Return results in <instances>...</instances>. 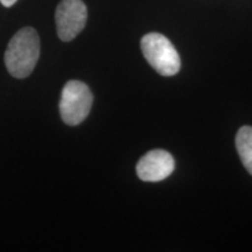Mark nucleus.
Returning <instances> with one entry per match:
<instances>
[{"label": "nucleus", "mask_w": 252, "mask_h": 252, "mask_svg": "<svg viewBox=\"0 0 252 252\" xmlns=\"http://www.w3.org/2000/svg\"><path fill=\"white\" fill-rule=\"evenodd\" d=\"M40 58V37L32 27H24L9 40L4 55L5 65L12 76L26 78L33 72Z\"/></svg>", "instance_id": "obj_1"}, {"label": "nucleus", "mask_w": 252, "mask_h": 252, "mask_svg": "<svg viewBox=\"0 0 252 252\" xmlns=\"http://www.w3.org/2000/svg\"><path fill=\"white\" fill-rule=\"evenodd\" d=\"M140 45L145 59L160 75L173 76L180 70V56L165 35L160 33H149L141 39Z\"/></svg>", "instance_id": "obj_2"}, {"label": "nucleus", "mask_w": 252, "mask_h": 252, "mask_svg": "<svg viewBox=\"0 0 252 252\" xmlns=\"http://www.w3.org/2000/svg\"><path fill=\"white\" fill-rule=\"evenodd\" d=\"M93 100V94L86 83L76 80L67 82L60 99L62 121L70 126L81 124L89 115Z\"/></svg>", "instance_id": "obj_3"}, {"label": "nucleus", "mask_w": 252, "mask_h": 252, "mask_svg": "<svg viewBox=\"0 0 252 252\" xmlns=\"http://www.w3.org/2000/svg\"><path fill=\"white\" fill-rule=\"evenodd\" d=\"M87 6L82 0H62L55 12L58 35L64 42L74 40L86 27Z\"/></svg>", "instance_id": "obj_4"}, {"label": "nucleus", "mask_w": 252, "mask_h": 252, "mask_svg": "<svg viewBox=\"0 0 252 252\" xmlns=\"http://www.w3.org/2000/svg\"><path fill=\"white\" fill-rule=\"evenodd\" d=\"M174 159L163 150L150 151L137 163V175L146 182H159L174 171Z\"/></svg>", "instance_id": "obj_5"}, {"label": "nucleus", "mask_w": 252, "mask_h": 252, "mask_svg": "<svg viewBox=\"0 0 252 252\" xmlns=\"http://www.w3.org/2000/svg\"><path fill=\"white\" fill-rule=\"evenodd\" d=\"M236 147L247 171L252 175V127L243 126L236 135Z\"/></svg>", "instance_id": "obj_6"}, {"label": "nucleus", "mask_w": 252, "mask_h": 252, "mask_svg": "<svg viewBox=\"0 0 252 252\" xmlns=\"http://www.w3.org/2000/svg\"><path fill=\"white\" fill-rule=\"evenodd\" d=\"M17 1L18 0H0V2H1L5 7H11V6H13Z\"/></svg>", "instance_id": "obj_7"}]
</instances>
